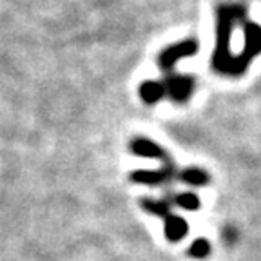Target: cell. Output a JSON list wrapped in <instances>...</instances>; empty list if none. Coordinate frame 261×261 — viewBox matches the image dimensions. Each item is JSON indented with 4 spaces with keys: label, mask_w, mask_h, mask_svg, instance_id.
I'll return each mask as SVG.
<instances>
[{
    "label": "cell",
    "mask_w": 261,
    "mask_h": 261,
    "mask_svg": "<svg viewBox=\"0 0 261 261\" xmlns=\"http://www.w3.org/2000/svg\"><path fill=\"white\" fill-rule=\"evenodd\" d=\"M198 49H200V44H198V40H194V38L178 42V44H172V45H169V47H165L162 53L158 55V65L162 67V71L165 74L172 73L174 65L178 64L179 60L196 55L198 53Z\"/></svg>",
    "instance_id": "obj_1"
},
{
    "label": "cell",
    "mask_w": 261,
    "mask_h": 261,
    "mask_svg": "<svg viewBox=\"0 0 261 261\" xmlns=\"http://www.w3.org/2000/svg\"><path fill=\"white\" fill-rule=\"evenodd\" d=\"M163 86H165L167 96L171 98L172 102L185 103L192 96V93H194V78L176 73H167Z\"/></svg>",
    "instance_id": "obj_2"
},
{
    "label": "cell",
    "mask_w": 261,
    "mask_h": 261,
    "mask_svg": "<svg viewBox=\"0 0 261 261\" xmlns=\"http://www.w3.org/2000/svg\"><path fill=\"white\" fill-rule=\"evenodd\" d=\"M176 174L174 165L172 162L163 163L158 171H135L130 174V179L135 184H143V185H162L169 179H172Z\"/></svg>",
    "instance_id": "obj_3"
},
{
    "label": "cell",
    "mask_w": 261,
    "mask_h": 261,
    "mask_svg": "<svg viewBox=\"0 0 261 261\" xmlns=\"http://www.w3.org/2000/svg\"><path fill=\"white\" fill-rule=\"evenodd\" d=\"M129 149L135 152V154H138V156H145V158L160 160L162 163L171 162V158H169L167 152L163 151L158 143H154L152 140H149V138H136V140H133V142H130V145H129Z\"/></svg>",
    "instance_id": "obj_4"
},
{
    "label": "cell",
    "mask_w": 261,
    "mask_h": 261,
    "mask_svg": "<svg viewBox=\"0 0 261 261\" xmlns=\"http://www.w3.org/2000/svg\"><path fill=\"white\" fill-rule=\"evenodd\" d=\"M165 238L172 243H178L181 241L189 232V223L181 216H176V214H169L165 218Z\"/></svg>",
    "instance_id": "obj_5"
},
{
    "label": "cell",
    "mask_w": 261,
    "mask_h": 261,
    "mask_svg": "<svg viewBox=\"0 0 261 261\" xmlns=\"http://www.w3.org/2000/svg\"><path fill=\"white\" fill-rule=\"evenodd\" d=\"M165 94H167V91H165L163 82L147 80V82H143L142 86H140V98H142L145 103H149V106L160 102Z\"/></svg>",
    "instance_id": "obj_6"
},
{
    "label": "cell",
    "mask_w": 261,
    "mask_h": 261,
    "mask_svg": "<svg viewBox=\"0 0 261 261\" xmlns=\"http://www.w3.org/2000/svg\"><path fill=\"white\" fill-rule=\"evenodd\" d=\"M178 178L181 179V181H185L187 185H192V187H203V185H207L208 181H211V176L198 167L185 169V171L179 172Z\"/></svg>",
    "instance_id": "obj_7"
},
{
    "label": "cell",
    "mask_w": 261,
    "mask_h": 261,
    "mask_svg": "<svg viewBox=\"0 0 261 261\" xmlns=\"http://www.w3.org/2000/svg\"><path fill=\"white\" fill-rule=\"evenodd\" d=\"M172 203L178 205V207L185 208V211H198L200 208V198L194 194V192H179L174 196Z\"/></svg>",
    "instance_id": "obj_8"
},
{
    "label": "cell",
    "mask_w": 261,
    "mask_h": 261,
    "mask_svg": "<svg viewBox=\"0 0 261 261\" xmlns=\"http://www.w3.org/2000/svg\"><path fill=\"white\" fill-rule=\"evenodd\" d=\"M142 207L145 208L147 212H151V214H154V216H158V218H165L171 214L169 212V207H171V203L169 201H165V200H162V201H156V200H142Z\"/></svg>",
    "instance_id": "obj_9"
},
{
    "label": "cell",
    "mask_w": 261,
    "mask_h": 261,
    "mask_svg": "<svg viewBox=\"0 0 261 261\" xmlns=\"http://www.w3.org/2000/svg\"><path fill=\"white\" fill-rule=\"evenodd\" d=\"M208 254H211V243H208L207 240H203V238L196 240L194 243L189 247V256L194 257V259H203Z\"/></svg>",
    "instance_id": "obj_10"
}]
</instances>
